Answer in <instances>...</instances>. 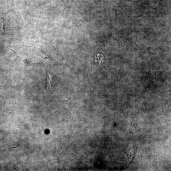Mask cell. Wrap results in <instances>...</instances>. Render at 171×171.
I'll return each mask as SVG.
<instances>
[{"label": "cell", "mask_w": 171, "mask_h": 171, "mask_svg": "<svg viewBox=\"0 0 171 171\" xmlns=\"http://www.w3.org/2000/svg\"><path fill=\"white\" fill-rule=\"evenodd\" d=\"M139 129V126L137 125H132L130 128V131L132 134H134V133H135L138 131Z\"/></svg>", "instance_id": "1"}, {"label": "cell", "mask_w": 171, "mask_h": 171, "mask_svg": "<svg viewBox=\"0 0 171 171\" xmlns=\"http://www.w3.org/2000/svg\"><path fill=\"white\" fill-rule=\"evenodd\" d=\"M47 89L49 90L51 87V79L50 75L48 72L47 73L46 82Z\"/></svg>", "instance_id": "2"}]
</instances>
